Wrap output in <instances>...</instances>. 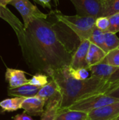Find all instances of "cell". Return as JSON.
I'll list each match as a JSON object with an SVG mask.
<instances>
[{
    "label": "cell",
    "instance_id": "cell-1",
    "mask_svg": "<svg viewBox=\"0 0 119 120\" xmlns=\"http://www.w3.org/2000/svg\"><path fill=\"white\" fill-rule=\"evenodd\" d=\"M15 33L22 56L32 70L48 75L70 65L73 53L46 19H35Z\"/></svg>",
    "mask_w": 119,
    "mask_h": 120
},
{
    "label": "cell",
    "instance_id": "cell-2",
    "mask_svg": "<svg viewBox=\"0 0 119 120\" xmlns=\"http://www.w3.org/2000/svg\"><path fill=\"white\" fill-rule=\"evenodd\" d=\"M58 85L62 96L60 109H67L83 98L100 94H107L117 86L105 79L90 76L85 80H76L69 72V66L53 70L48 75Z\"/></svg>",
    "mask_w": 119,
    "mask_h": 120
},
{
    "label": "cell",
    "instance_id": "cell-3",
    "mask_svg": "<svg viewBox=\"0 0 119 120\" xmlns=\"http://www.w3.org/2000/svg\"><path fill=\"white\" fill-rule=\"evenodd\" d=\"M55 18L70 29L79 38V41L90 39L95 28L96 18L76 15H67L60 11L53 12Z\"/></svg>",
    "mask_w": 119,
    "mask_h": 120
},
{
    "label": "cell",
    "instance_id": "cell-4",
    "mask_svg": "<svg viewBox=\"0 0 119 120\" xmlns=\"http://www.w3.org/2000/svg\"><path fill=\"white\" fill-rule=\"evenodd\" d=\"M116 101H119V99L111 97L105 94H100L79 100L67 109L89 113L96 109Z\"/></svg>",
    "mask_w": 119,
    "mask_h": 120
},
{
    "label": "cell",
    "instance_id": "cell-5",
    "mask_svg": "<svg viewBox=\"0 0 119 120\" xmlns=\"http://www.w3.org/2000/svg\"><path fill=\"white\" fill-rule=\"evenodd\" d=\"M10 4L14 6L22 16L24 27H27L35 19H47L48 18L47 14L41 12L29 0H12Z\"/></svg>",
    "mask_w": 119,
    "mask_h": 120
},
{
    "label": "cell",
    "instance_id": "cell-6",
    "mask_svg": "<svg viewBox=\"0 0 119 120\" xmlns=\"http://www.w3.org/2000/svg\"><path fill=\"white\" fill-rule=\"evenodd\" d=\"M74 6L76 15L97 18L102 15L103 0H70Z\"/></svg>",
    "mask_w": 119,
    "mask_h": 120
},
{
    "label": "cell",
    "instance_id": "cell-7",
    "mask_svg": "<svg viewBox=\"0 0 119 120\" xmlns=\"http://www.w3.org/2000/svg\"><path fill=\"white\" fill-rule=\"evenodd\" d=\"M90 44V41L88 39L83 40L79 42V46L72 55V61L69 65L72 69H90V67L87 62V55Z\"/></svg>",
    "mask_w": 119,
    "mask_h": 120
},
{
    "label": "cell",
    "instance_id": "cell-8",
    "mask_svg": "<svg viewBox=\"0 0 119 120\" xmlns=\"http://www.w3.org/2000/svg\"><path fill=\"white\" fill-rule=\"evenodd\" d=\"M119 117V101L110 103L88 113V120H115Z\"/></svg>",
    "mask_w": 119,
    "mask_h": 120
},
{
    "label": "cell",
    "instance_id": "cell-9",
    "mask_svg": "<svg viewBox=\"0 0 119 120\" xmlns=\"http://www.w3.org/2000/svg\"><path fill=\"white\" fill-rule=\"evenodd\" d=\"M46 101L37 96L25 98L22 104V108L24 112L30 116H41L46 107Z\"/></svg>",
    "mask_w": 119,
    "mask_h": 120
},
{
    "label": "cell",
    "instance_id": "cell-10",
    "mask_svg": "<svg viewBox=\"0 0 119 120\" xmlns=\"http://www.w3.org/2000/svg\"><path fill=\"white\" fill-rule=\"evenodd\" d=\"M6 81L8 83L10 89L16 88L29 83L24 71L13 68H7L5 74Z\"/></svg>",
    "mask_w": 119,
    "mask_h": 120
},
{
    "label": "cell",
    "instance_id": "cell-11",
    "mask_svg": "<svg viewBox=\"0 0 119 120\" xmlns=\"http://www.w3.org/2000/svg\"><path fill=\"white\" fill-rule=\"evenodd\" d=\"M61 94L48 101L45 107L44 112L40 120H56L58 114L61 108Z\"/></svg>",
    "mask_w": 119,
    "mask_h": 120
},
{
    "label": "cell",
    "instance_id": "cell-12",
    "mask_svg": "<svg viewBox=\"0 0 119 120\" xmlns=\"http://www.w3.org/2000/svg\"><path fill=\"white\" fill-rule=\"evenodd\" d=\"M118 68L119 67L101 63L98 65L90 67L89 70L90 76L107 81L110 76L118 69Z\"/></svg>",
    "mask_w": 119,
    "mask_h": 120
},
{
    "label": "cell",
    "instance_id": "cell-13",
    "mask_svg": "<svg viewBox=\"0 0 119 120\" xmlns=\"http://www.w3.org/2000/svg\"><path fill=\"white\" fill-rule=\"evenodd\" d=\"M107 54V53L101 48L90 43L87 55V62L89 67L90 68L102 63Z\"/></svg>",
    "mask_w": 119,
    "mask_h": 120
},
{
    "label": "cell",
    "instance_id": "cell-14",
    "mask_svg": "<svg viewBox=\"0 0 119 120\" xmlns=\"http://www.w3.org/2000/svg\"><path fill=\"white\" fill-rule=\"evenodd\" d=\"M39 89L40 88L27 84L16 88H9L8 89V95L13 97L29 98L36 96Z\"/></svg>",
    "mask_w": 119,
    "mask_h": 120
},
{
    "label": "cell",
    "instance_id": "cell-15",
    "mask_svg": "<svg viewBox=\"0 0 119 120\" xmlns=\"http://www.w3.org/2000/svg\"><path fill=\"white\" fill-rule=\"evenodd\" d=\"M60 94V90L58 84L51 79L50 81L46 86L39 89L36 96L43 98L46 101V103H47L50 99Z\"/></svg>",
    "mask_w": 119,
    "mask_h": 120
},
{
    "label": "cell",
    "instance_id": "cell-16",
    "mask_svg": "<svg viewBox=\"0 0 119 120\" xmlns=\"http://www.w3.org/2000/svg\"><path fill=\"white\" fill-rule=\"evenodd\" d=\"M56 120H88V113L69 109H60Z\"/></svg>",
    "mask_w": 119,
    "mask_h": 120
},
{
    "label": "cell",
    "instance_id": "cell-17",
    "mask_svg": "<svg viewBox=\"0 0 119 120\" xmlns=\"http://www.w3.org/2000/svg\"><path fill=\"white\" fill-rule=\"evenodd\" d=\"M25 98L23 97H13L6 98L0 102V107L3 111L13 112L22 108V104Z\"/></svg>",
    "mask_w": 119,
    "mask_h": 120
},
{
    "label": "cell",
    "instance_id": "cell-18",
    "mask_svg": "<svg viewBox=\"0 0 119 120\" xmlns=\"http://www.w3.org/2000/svg\"><path fill=\"white\" fill-rule=\"evenodd\" d=\"M119 13V0H103L101 16L109 17Z\"/></svg>",
    "mask_w": 119,
    "mask_h": 120
},
{
    "label": "cell",
    "instance_id": "cell-19",
    "mask_svg": "<svg viewBox=\"0 0 119 120\" xmlns=\"http://www.w3.org/2000/svg\"><path fill=\"white\" fill-rule=\"evenodd\" d=\"M89 41H90V43L94 44L96 46L101 48L107 53V51L105 44V32H102L95 27L90 35Z\"/></svg>",
    "mask_w": 119,
    "mask_h": 120
},
{
    "label": "cell",
    "instance_id": "cell-20",
    "mask_svg": "<svg viewBox=\"0 0 119 120\" xmlns=\"http://www.w3.org/2000/svg\"><path fill=\"white\" fill-rule=\"evenodd\" d=\"M105 44L108 53L109 52L119 48V38L115 33L105 32Z\"/></svg>",
    "mask_w": 119,
    "mask_h": 120
},
{
    "label": "cell",
    "instance_id": "cell-21",
    "mask_svg": "<svg viewBox=\"0 0 119 120\" xmlns=\"http://www.w3.org/2000/svg\"><path fill=\"white\" fill-rule=\"evenodd\" d=\"M48 82V76L47 75L41 72H37L32 77L31 79L29 80L28 84L41 89L46 86Z\"/></svg>",
    "mask_w": 119,
    "mask_h": 120
},
{
    "label": "cell",
    "instance_id": "cell-22",
    "mask_svg": "<svg viewBox=\"0 0 119 120\" xmlns=\"http://www.w3.org/2000/svg\"><path fill=\"white\" fill-rule=\"evenodd\" d=\"M102 63L112 66L119 67V49L109 52Z\"/></svg>",
    "mask_w": 119,
    "mask_h": 120
},
{
    "label": "cell",
    "instance_id": "cell-23",
    "mask_svg": "<svg viewBox=\"0 0 119 120\" xmlns=\"http://www.w3.org/2000/svg\"><path fill=\"white\" fill-rule=\"evenodd\" d=\"M69 72L72 77L76 80H85L90 77L89 76L90 70L88 69L81 68V69L74 70L69 67Z\"/></svg>",
    "mask_w": 119,
    "mask_h": 120
},
{
    "label": "cell",
    "instance_id": "cell-24",
    "mask_svg": "<svg viewBox=\"0 0 119 120\" xmlns=\"http://www.w3.org/2000/svg\"><path fill=\"white\" fill-rule=\"evenodd\" d=\"M95 27L102 32H107L109 27V17L100 16L95 20Z\"/></svg>",
    "mask_w": 119,
    "mask_h": 120
},
{
    "label": "cell",
    "instance_id": "cell-25",
    "mask_svg": "<svg viewBox=\"0 0 119 120\" xmlns=\"http://www.w3.org/2000/svg\"><path fill=\"white\" fill-rule=\"evenodd\" d=\"M109 27L107 32L117 33L119 32V13L111 15L109 17Z\"/></svg>",
    "mask_w": 119,
    "mask_h": 120
},
{
    "label": "cell",
    "instance_id": "cell-26",
    "mask_svg": "<svg viewBox=\"0 0 119 120\" xmlns=\"http://www.w3.org/2000/svg\"><path fill=\"white\" fill-rule=\"evenodd\" d=\"M34 1L40 4L43 7L48 8L50 9L52 8L53 3L54 4L55 6H58L59 5V0H34Z\"/></svg>",
    "mask_w": 119,
    "mask_h": 120
},
{
    "label": "cell",
    "instance_id": "cell-27",
    "mask_svg": "<svg viewBox=\"0 0 119 120\" xmlns=\"http://www.w3.org/2000/svg\"><path fill=\"white\" fill-rule=\"evenodd\" d=\"M13 120H34L30 115H29L28 114H27L25 112L21 113V114H18L17 115H15L13 118Z\"/></svg>",
    "mask_w": 119,
    "mask_h": 120
},
{
    "label": "cell",
    "instance_id": "cell-28",
    "mask_svg": "<svg viewBox=\"0 0 119 120\" xmlns=\"http://www.w3.org/2000/svg\"><path fill=\"white\" fill-rule=\"evenodd\" d=\"M111 97H114L115 98H117L119 100V86H118L117 88L110 91L109 92H108L107 94H105Z\"/></svg>",
    "mask_w": 119,
    "mask_h": 120
},
{
    "label": "cell",
    "instance_id": "cell-29",
    "mask_svg": "<svg viewBox=\"0 0 119 120\" xmlns=\"http://www.w3.org/2000/svg\"><path fill=\"white\" fill-rule=\"evenodd\" d=\"M12 0H0V8H6V6L10 4Z\"/></svg>",
    "mask_w": 119,
    "mask_h": 120
},
{
    "label": "cell",
    "instance_id": "cell-30",
    "mask_svg": "<svg viewBox=\"0 0 119 120\" xmlns=\"http://www.w3.org/2000/svg\"><path fill=\"white\" fill-rule=\"evenodd\" d=\"M0 8L1 9V11H3V10H4H4H7V8Z\"/></svg>",
    "mask_w": 119,
    "mask_h": 120
},
{
    "label": "cell",
    "instance_id": "cell-31",
    "mask_svg": "<svg viewBox=\"0 0 119 120\" xmlns=\"http://www.w3.org/2000/svg\"><path fill=\"white\" fill-rule=\"evenodd\" d=\"M1 11H1V9L0 8V17H1Z\"/></svg>",
    "mask_w": 119,
    "mask_h": 120
},
{
    "label": "cell",
    "instance_id": "cell-32",
    "mask_svg": "<svg viewBox=\"0 0 119 120\" xmlns=\"http://www.w3.org/2000/svg\"><path fill=\"white\" fill-rule=\"evenodd\" d=\"M119 120V117H118V118H116V120Z\"/></svg>",
    "mask_w": 119,
    "mask_h": 120
},
{
    "label": "cell",
    "instance_id": "cell-33",
    "mask_svg": "<svg viewBox=\"0 0 119 120\" xmlns=\"http://www.w3.org/2000/svg\"><path fill=\"white\" fill-rule=\"evenodd\" d=\"M118 49H119V48H118Z\"/></svg>",
    "mask_w": 119,
    "mask_h": 120
}]
</instances>
